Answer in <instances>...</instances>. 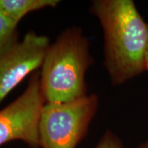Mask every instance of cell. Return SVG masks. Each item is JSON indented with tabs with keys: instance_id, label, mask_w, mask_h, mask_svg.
<instances>
[{
	"instance_id": "obj_2",
	"label": "cell",
	"mask_w": 148,
	"mask_h": 148,
	"mask_svg": "<svg viewBox=\"0 0 148 148\" xmlns=\"http://www.w3.org/2000/svg\"><path fill=\"white\" fill-rule=\"evenodd\" d=\"M93 61L89 41L80 28L62 32L50 44L40 71L45 103L69 102L87 95L85 76Z\"/></svg>"
},
{
	"instance_id": "obj_10",
	"label": "cell",
	"mask_w": 148,
	"mask_h": 148,
	"mask_svg": "<svg viewBox=\"0 0 148 148\" xmlns=\"http://www.w3.org/2000/svg\"><path fill=\"white\" fill-rule=\"evenodd\" d=\"M146 71H148V46L147 50V54H146Z\"/></svg>"
},
{
	"instance_id": "obj_3",
	"label": "cell",
	"mask_w": 148,
	"mask_h": 148,
	"mask_svg": "<svg viewBox=\"0 0 148 148\" xmlns=\"http://www.w3.org/2000/svg\"><path fill=\"white\" fill-rule=\"evenodd\" d=\"M98 106L95 94L69 102L45 103L39 123L40 147L76 148L86 137Z\"/></svg>"
},
{
	"instance_id": "obj_9",
	"label": "cell",
	"mask_w": 148,
	"mask_h": 148,
	"mask_svg": "<svg viewBox=\"0 0 148 148\" xmlns=\"http://www.w3.org/2000/svg\"><path fill=\"white\" fill-rule=\"evenodd\" d=\"M138 148H148V141L141 143V144L139 145Z\"/></svg>"
},
{
	"instance_id": "obj_8",
	"label": "cell",
	"mask_w": 148,
	"mask_h": 148,
	"mask_svg": "<svg viewBox=\"0 0 148 148\" xmlns=\"http://www.w3.org/2000/svg\"><path fill=\"white\" fill-rule=\"evenodd\" d=\"M95 148H124L119 138L107 130Z\"/></svg>"
},
{
	"instance_id": "obj_6",
	"label": "cell",
	"mask_w": 148,
	"mask_h": 148,
	"mask_svg": "<svg viewBox=\"0 0 148 148\" xmlns=\"http://www.w3.org/2000/svg\"><path fill=\"white\" fill-rule=\"evenodd\" d=\"M58 0H0V12L17 25L28 13L45 8H54Z\"/></svg>"
},
{
	"instance_id": "obj_4",
	"label": "cell",
	"mask_w": 148,
	"mask_h": 148,
	"mask_svg": "<svg viewBox=\"0 0 148 148\" xmlns=\"http://www.w3.org/2000/svg\"><path fill=\"white\" fill-rule=\"evenodd\" d=\"M45 104L40 71H36L24 92L0 110V146L19 140L31 148H40L39 123Z\"/></svg>"
},
{
	"instance_id": "obj_5",
	"label": "cell",
	"mask_w": 148,
	"mask_h": 148,
	"mask_svg": "<svg viewBox=\"0 0 148 148\" xmlns=\"http://www.w3.org/2000/svg\"><path fill=\"white\" fill-rule=\"evenodd\" d=\"M49 45L46 36L29 32L0 56V103L27 76L41 69Z\"/></svg>"
},
{
	"instance_id": "obj_1",
	"label": "cell",
	"mask_w": 148,
	"mask_h": 148,
	"mask_svg": "<svg viewBox=\"0 0 148 148\" xmlns=\"http://www.w3.org/2000/svg\"><path fill=\"white\" fill-rule=\"evenodd\" d=\"M90 11L105 36V66L111 82L120 85L146 71L148 23L132 0H95Z\"/></svg>"
},
{
	"instance_id": "obj_7",
	"label": "cell",
	"mask_w": 148,
	"mask_h": 148,
	"mask_svg": "<svg viewBox=\"0 0 148 148\" xmlns=\"http://www.w3.org/2000/svg\"><path fill=\"white\" fill-rule=\"evenodd\" d=\"M18 42L17 25L0 12V56Z\"/></svg>"
}]
</instances>
